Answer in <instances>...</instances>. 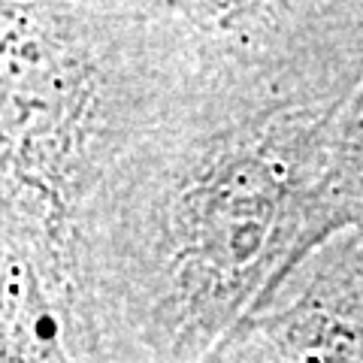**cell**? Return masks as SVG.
<instances>
[{"label":"cell","instance_id":"obj_1","mask_svg":"<svg viewBox=\"0 0 363 363\" xmlns=\"http://www.w3.org/2000/svg\"><path fill=\"white\" fill-rule=\"evenodd\" d=\"M161 9L0 4V233L61 303L82 203L143 124Z\"/></svg>","mask_w":363,"mask_h":363},{"label":"cell","instance_id":"obj_2","mask_svg":"<svg viewBox=\"0 0 363 363\" xmlns=\"http://www.w3.org/2000/svg\"><path fill=\"white\" fill-rule=\"evenodd\" d=\"M0 363H73L58 300L21 255L0 272Z\"/></svg>","mask_w":363,"mask_h":363},{"label":"cell","instance_id":"obj_3","mask_svg":"<svg viewBox=\"0 0 363 363\" xmlns=\"http://www.w3.org/2000/svg\"><path fill=\"white\" fill-rule=\"evenodd\" d=\"M13 248H9V242L4 240V233H0V272H4V267L9 264V260H13Z\"/></svg>","mask_w":363,"mask_h":363}]
</instances>
